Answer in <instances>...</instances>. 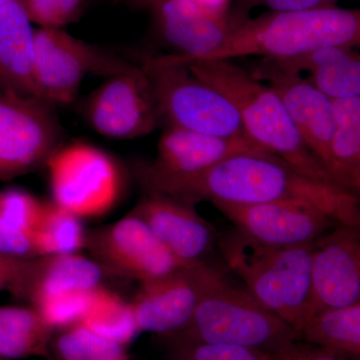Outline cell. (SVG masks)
<instances>
[{"mask_svg":"<svg viewBox=\"0 0 360 360\" xmlns=\"http://www.w3.org/2000/svg\"><path fill=\"white\" fill-rule=\"evenodd\" d=\"M354 47H323L302 56L269 59L286 72H309L307 80L330 99L360 96V56Z\"/></svg>","mask_w":360,"mask_h":360,"instance_id":"ffe728a7","label":"cell"},{"mask_svg":"<svg viewBox=\"0 0 360 360\" xmlns=\"http://www.w3.org/2000/svg\"><path fill=\"white\" fill-rule=\"evenodd\" d=\"M82 219L53 201H46L42 219L33 232L37 255H70L86 248Z\"/></svg>","mask_w":360,"mask_h":360,"instance_id":"d4e9b609","label":"cell"},{"mask_svg":"<svg viewBox=\"0 0 360 360\" xmlns=\"http://www.w3.org/2000/svg\"><path fill=\"white\" fill-rule=\"evenodd\" d=\"M174 335L179 343L239 345L266 352L300 340L295 328L222 274L201 298L191 322Z\"/></svg>","mask_w":360,"mask_h":360,"instance_id":"5b68a950","label":"cell"},{"mask_svg":"<svg viewBox=\"0 0 360 360\" xmlns=\"http://www.w3.org/2000/svg\"><path fill=\"white\" fill-rule=\"evenodd\" d=\"M0 253L20 258L39 257L33 233L16 229L1 219H0Z\"/></svg>","mask_w":360,"mask_h":360,"instance_id":"1f68e13d","label":"cell"},{"mask_svg":"<svg viewBox=\"0 0 360 360\" xmlns=\"http://www.w3.org/2000/svg\"><path fill=\"white\" fill-rule=\"evenodd\" d=\"M212 203L231 220L236 231L264 245H307L341 225L316 206L300 201L258 205Z\"/></svg>","mask_w":360,"mask_h":360,"instance_id":"9a60e30c","label":"cell"},{"mask_svg":"<svg viewBox=\"0 0 360 360\" xmlns=\"http://www.w3.org/2000/svg\"><path fill=\"white\" fill-rule=\"evenodd\" d=\"M45 168L52 201L82 219L111 212L124 193L125 174L120 163L89 142H65Z\"/></svg>","mask_w":360,"mask_h":360,"instance_id":"52a82bcc","label":"cell"},{"mask_svg":"<svg viewBox=\"0 0 360 360\" xmlns=\"http://www.w3.org/2000/svg\"><path fill=\"white\" fill-rule=\"evenodd\" d=\"M176 360H269V352L239 345L179 343Z\"/></svg>","mask_w":360,"mask_h":360,"instance_id":"4dcf8cb0","label":"cell"},{"mask_svg":"<svg viewBox=\"0 0 360 360\" xmlns=\"http://www.w3.org/2000/svg\"><path fill=\"white\" fill-rule=\"evenodd\" d=\"M151 7L161 40L184 63L217 51L231 30V16L210 13L191 0H156Z\"/></svg>","mask_w":360,"mask_h":360,"instance_id":"ac0fdd59","label":"cell"},{"mask_svg":"<svg viewBox=\"0 0 360 360\" xmlns=\"http://www.w3.org/2000/svg\"><path fill=\"white\" fill-rule=\"evenodd\" d=\"M65 142L54 106L37 97L0 92V180L45 167Z\"/></svg>","mask_w":360,"mask_h":360,"instance_id":"30bf717a","label":"cell"},{"mask_svg":"<svg viewBox=\"0 0 360 360\" xmlns=\"http://www.w3.org/2000/svg\"><path fill=\"white\" fill-rule=\"evenodd\" d=\"M130 212L148 225L155 238L184 264H201L214 245L217 233L212 224L191 203L146 193Z\"/></svg>","mask_w":360,"mask_h":360,"instance_id":"e0dca14e","label":"cell"},{"mask_svg":"<svg viewBox=\"0 0 360 360\" xmlns=\"http://www.w3.org/2000/svg\"><path fill=\"white\" fill-rule=\"evenodd\" d=\"M82 323L101 338L124 347L141 333L130 302L103 286L97 290L94 304Z\"/></svg>","mask_w":360,"mask_h":360,"instance_id":"484cf974","label":"cell"},{"mask_svg":"<svg viewBox=\"0 0 360 360\" xmlns=\"http://www.w3.org/2000/svg\"><path fill=\"white\" fill-rule=\"evenodd\" d=\"M103 270L79 253L33 258L20 300L32 303L47 296L94 290L101 285Z\"/></svg>","mask_w":360,"mask_h":360,"instance_id":"44dd1931","label":"cell"},{"mask_svg":"<svg viewBox=\"0 0 360 360\" xmlns=\"http://www.w3.org/2000/svg\"><path fill=\"white\" fill-rule=\"evenodd\" d=\"M300 338L338 356L360 357V302L324 310L303 324Z\"/></svg>","mask_w":360,"mask_h":360,"instance_id":"603a6c76","label":"cell"},{"mask_svg":"<svg viewBox=\"0 0 360 360\" xmlns=\"http://www.w3.org/2000/svg\"><path fill=\"white\" fill-rule=\"evenodd\" d=\"M101 286L94 290L70 291L40 298L32 303V307L37 310L49 329L61 330L84 321Z\"/></svg>","mask_w":360,"mask_h":360,"instance_id":"83f0119b","label":"cell"},{"mask_svg":"<svg viewBox=\"0 0 360 360\" xmlns=\"http://www.w3.org/2000/svg\"><path fill=\"white\" fill-rule=\"evenodd\" d=\"M359 302V229L338 225L314 241L305 322L324 310Z\"/></svg>","mask_w":360,"mask_h":360,"instance_id":"5bb4252c","label":"cell"},{"mask_svg":"<svg viewBox=\"0 0 360 360\" xmlns=\"http://www.w3.org/2000/svg\"><path fill=\"white\" fill-rule=\"evenodd\" d=\"M45 202L23 189H4L0 191V219L33 233L44 215Z\"/></svg>","mask_w":360,"mask_h":360,"instance_id":"f1b7e54d","label":"cell"},{"mask_svg":"<svg viewBox=\"0 0 360 360\" xmlns=\"http://www.w3.org/2000/svg\"><path fill=\"white\" fill-rule=\"evenodd\" d=\"M129 65V61L77 39L63 28L35 30V96L54 108L72 103L89 75L110 77Z\"/></svg>","mask_w":360,"mask_h":360,"instance_id":"ba28073f","label":"cell"},{"mask_svg":"<svg viewBox=\"0 0 360 360\" xmlns=\"http://www.w3.org/2000/svg\"><path fill=\"white\" fill-rule=\"evenodd\" d=\"M250 73L257 80L269 82L276 92L305 146L328 174L329 146L335 129L331 99L307 78L279 70L267 58Z\"/></svg>","mask_w":360,"mask_h":360,"instance_id":"2e32d148","label":"cell"},{"mask_svg":"<svg viewBox=\"0 0 360 360\" xmlns=\"http://www.w3.org/2000/svg\"><path fill=\"white\" fill-rule=\"evenodd\" d=\"M20 0H0V7L6 6L7 4H13V2H18Z\"/></svg>","mask_w":360,"mask_h":360,"instance_id":"74e56055","label":"cell"},{"mask_svg":"<svg viewBox=\"0 0 360 360\" xmlns=\"http://www.w3.org/2000/svg\"><path fill=\"white\" fill-rule=\"evenodd\" d=\"M86 248L103 271L141 283L188 265L177 259L148 225L131 212L113 224L89 231Z\"/></svg>","mask_w":360,"mask_h":360,"instance_id":"7c38bea8","label":"cell"},{"mask_svg":"<svg viewBox=\"0 0 360 360\" xmlns=\"http://www.w3.org/2000/svg\"><path fill=\"white\" fill-rule=\"evenodd\" d=\"M267 155L248 137H221L191 130L165 127L155 160L139 162L134 174L146 193L167 195L182 182L193 179L231 156Z\"/></svg>","mask_w":360,"mask_h":360,"instance_id":"9c48e42d","label":"cell"},{"mask_svg":"<svg viewBox=\"0 0 360 360\" xmlns=\"http://www.w3.org/2000/svg\"><path fill=\"white\" fill-rule=\"evenodd\" d=\"M336 0H239V14L234 15L243 18V13L252 7H269L274 13L309 11L335 6Z\"/></svg>","mask_w":360,"mask_h":360,"instance_id":"836d02e7","label":"cell"},{"mask_svg":"<svg viewBox=\"0 0 360 360\" xmlns=\"http://www.w3.org/2000/svg\"><path fill=\"white\" fill-rule=\"evenodd\" d=\"M269 360H340V357L324 348L296 340L269 352Z\"/></svg>","mask_w":360,"mask_h":360,"instance_id":"e575fe53","label":"cell"},{"mask_svg":"<svg viewBox=\"0 0 360 360\" xmlns=\"http://www.w3.org/2000/svg\"><path fill=\"white\" fill-rule=\"evenodd\" d=\"M52 333L33 307H0V359L46 356Z\"/></svg>","mask_w":360,"mask_h":360,"instance_id":"cb8c5ba5","label":"cell"},{"mask_svg":"<svg viewBox=\"0 0 360 360\" xmlns=\"http://www.w3.org/2000/svg\"><path fill=\"white\" fill-rule=\"evenodd\" d=\"M314 243L264 245L234 229L219 245L225 262L246 290L300 335L309 300Z\"/></svg>","mask_w":360,"mask_h":360,"instance_id":"277c9868","label":"cell"},{"mask_svg":"<svg viewBox=\"0 0 360 360\" xmlns=\"http://www.w3.org/2000/svg\"><path fill=\"white\" fill-rule=\"evenodd\" d=\"M58 360H127L124 345L96 335L82 323L61 329L52 341Z\"/></svg>","mask_w":360,"mask_h":360,"instance_id":"4316f807","label":"cell"},{"mask_svg":"<svg viewBox=\"0 0 360 360\" xmlns=\"http://www.w3.org/2000/svg\"><path fill=\"white\" fill-rule=\"evenodd\" d=\"M205 11L219 16H227L231 0H191Z\"/></svg>","mask_w":360,"mask_h":360,"instance_id":"d590c367","label":"cell"},{"mask_svg":"<svg viewBox=\"0 0 360 360\" xmlns=\"http://www.w3.org/2000/svg\"><path fill=\"white\" fill-rule=\"evenodd\" d=\"M184 63L196 77L212 85L231 101L248 139L300 174L335 186L305 146L288 110L271 87L262 84L229 59Z\"/></svg>","mask_w":360,"mask_h":360,"instance_id":"7a4b0ae2","label":"cell"},{"mask_svg":"<svg viewBox=\"0 0 360 360\" xmlns=\"http://www.w3.org/2000/svg\"><path fill=\"white\" fill-rule=\"evenodd\" d=\"M32 259L0 253V291H8L20 298Z\"/></svg>","mask_w":360,"mask_h":360,"instance_id":"d6a6232c","label":"cell"},{"mask_svg":"<svg viewBox=\"0 0 360 360\" xmlns=\"http://www.w3.org/2000/svg\"><path fill=\"white\" fill-rule=\"evenodd\" d=\"M124 1L127 2L129 6L137 7V8H143V7L153 6L156 0H124Z\"/></svg>","mask_w":360,"mask_h":360,"instance_id":"8d00e7d4","label":"cell"},{"mask_svg":"<svg viewBox=\"0 0 360 360\" xmlns=\"http://www.w3.org/2000/svg\"><path fill=\"white\" fill-rule=\"evenodd\" d=\"M35 30L20 1L0 7V92L37 97Z\"/></svg>","mask_w":360,"mask_h":360,"instance_id":"d6986e66","label":"cell"},{"mask_svg":"<svg viewBox=\"0 0 360 360\" xmlns=\"http://www.w3.org/2000/svg\"><path fill=\"white\" fill-rule=\"evenodd\" d=\"M220 274L201 262L141 283L130 302L139 331L172 335L186 328L201 298Z\"/></svg>","mask_w":360,"mask_h":360,"instance_id":"4fadbf2b","label":"cell"},{"mask_svg":"<svg viewBox=\"0 0 360 360\" xmlns=\"http://www.w3.org/2000/svg\"><path fill=\"white\" fill-rule=\"evenodd\" d=\"M82 112L90 129L117 141L146 136L161 127L148 75L141 65L131 63L92 90Z\"/></svg>","mask_w":360,"mask_h":360,"instance_id":"8fae6325","label":"cell"},{"mask_svg":"<svg viewBox=\"0 0 360 360\" xmlns=\"http://www.w3.org/2000/svg\"><path fill=\"white\" fill-rule=\"evenodd\" d=\"M167 196L193 205L203 200L234 205L300 201L316 206L341 225L359 229L360 224L357 195L310 179L271 153L225 158Z\"/></svg>","mask_w":360,"mask_h":360,"instance_id":"6da1fadb","label":"cell"},{"mask_svg":"<svg viewBox=\"0 0 360 360\" xmlns=\"http://www.w3.org/2000/svg\"><path fill=\"white\" fill-rule=\"evenodd\" d=\"M139 65L155 92L161 127L214 136L248 137L231 101L196 77L186 63L172 54H160L146 56Z\"/></svg>","mask_w":360,"mask_h":360,"instance_id":"8992f818","label":"cell"},{"mask_svg":"<svg viewBox=\"0 0 360 360\" xmlns=\"http://www.w3.org/2000/svg\"><path fill=\"white\" fill-rule=\"evenodd\" d=\"M229 37L217 51L201 60L246 56L283 59L323 47L360 44L359 9L338 7L271 13L253 20L231 16Z\"/></svg>","mask_w":360,"mask_h":360,"instance_id":"3957f363","label":"cell"},{"mask_svg":"<svg viewBox=\"0 0 360 360\" xmlns=\"http://www.w3.org/2000/svg\"><path fill=\"white\" fill-rule=\"evenodd\" d=\"M28 18L39 28H65L75 22L89 0H20Z\"/></svg>","mask_w":360,"mask_h":360,"instance_id":"f546056e","label":"cell"},{"mask_svg":"<svg viewBox=\"0 0 360 360\" xmlns=\"http://www.w3.org/2000/svg\"><path fill=\"white\" fill-rule=\"evenodd\" d=\"M333 139L328 172L335 186L357 195L360 191V96L331 99Z\"/></svg>","mask_w":360,"mask_h":360,"instance_id":"7402d4cb","label":"cell"}]
</instances>
